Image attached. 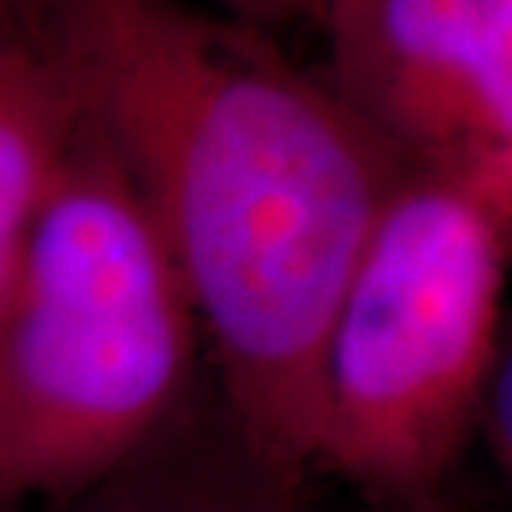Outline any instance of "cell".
I'll list each match as a JSON object with an SVG mask.
<instances>
[{
  "instance_id": "1",
  "label": "cell",
  "mask_w": 512,
  "mask_h": 512,
  "mask_svg": "<svg viewBox=\"0 0 512 512\" xmlns=\"http://www.w3.org/2000/svg\"><path fill=\"white\" fill-rule=\"evenodd\" d=\"M43 40L166 245L248 470L301 489L334 314L410 166L242 20L53 0Z\"/></svg>"
},
{
  "instance_id": "2",
  "label": "cell",
  "mask_w": 512,
  "mask_h": 512,
  "mask_svg": "<svg viewBox=\"0 0 512 512\" xmlns=\"http://www.w3.org/2000/svg\"><path fill=\"white\" fill-rule=\"evenodd\" d=\"M199 344L146 205L83 119L0 314V512L143 450L189 394Z\"/></svg>"
},
{
  "instance_id": "3",
  "label": "cell",
  "mask_w": 512,
  "mask_h": 512,
  "mask_svg": "<svg viewBox=\"0 0 512 512\" xmlns=\"http://www.w3.org/2000/svg\"><path fill=\"white\" fill-rule=\"evenodd\" d=\"M509 271V238L483 205L430 172H403L324 347L314 473L380 512L440 503L479 437Z\"/></svg>"
},
{
  "instance_id": "4",
  "label": "cell",
  "mask_w": 512,
  "mask_h": 512,
  "mask_svg": "<svg viewBox=\"0 0 512 512\" xmlns=\"http://www.w3.org/2000/svg\"><path fill=\"white\" fill-rule=\"evenodd\" d=\"M328 86L512 248V0H328Z\"/></svg>"
},
{
  "instance_id": "5",
  "label": "cell",
  "mask_w": 512,
  "mask_h": 512,
  "mask_svg": "<svg viewBox=\"0 0 512 512\" xmlns=\"http://www.w3.org/2000/svg\"><path fill=\"white\" fill-rule=\"evenodd\" d=\"M80 129V100L50 43L0 40V314Z\"/></svg>"
},
{
  "instance_id": "6",
  "label": "cell",
  "mask_w": 512,
  "mask_h": 512,
  "mask_svg": "<svg viewBox=\"0 0 512 512\" xmlns=\"http://www.w3.org/2000/svg\"><path fill=\"white\" fill-rule=\"evenodd\" d=\"M479 437L486 440L489 453L512 499V311L506 318L503 344H499V357L489 377L483 417H479Z\"/></svg>"
},
{
  "instance_id": "7",
  "label": "cell",
  "mask_w": 512,
  "mask_h": 512,
  "mask_svg": "<svg viewBox=\"0 0 512 512\" xmlns=\"http://www.w3.org/2000/svg\"><path fill=\"white\" fill-rule=\"evenodd\" d=\"M225 7V17L242 20L248 27L268 30L281 24H294V20H308V24L321 27L328 0H215Z\"/></svg>"
},
{
  "instance_id": "8",
  "label": "cell",
  "mask_w": 512,
  "mask_h": 512,
  "mask_svg": "<svg viewBox=\"0 0 512 512\" xmlns=\"http://www.w3.org/2000/svg\"><path fill=\"white\" fill-rule=\"evenodd\" d=\"M195 512H311L301 503V489L268 483V479H255V489L242 499H215Z\"/></svg>"
},
{
  "instance_id": "9",
  "label": "cell",
  "mask_w": 512,
  "mask_h": 512,
  "mask_svg": "<svg viewBox=\"0 0 512 512\" xmlns=\"http://www.w3.org/2000/svg\"><path fill=\"white\" fill-rule=\"evenodd\" d=\"M53 0H0V40L43 37Z\"/></svg>"
},
{
  "instance_id": "10",
  "label": "cell",
  "mask_w": 512,
  "mask_h": 512,
  "mask_svg": "<svg viewBox=\"0 0 512 512\" xmlns=\"http://www.w3.org/2000/svg\"><path fill=\"white\" fill-rule=\"evenodd\" d=\"M407 512H450V509H446V503L440 499V503H430V506H420V509H407Z\"/></svg>"
},
{
  "instance_id": "11",
  "label": "cell",
  "mask_w": 512,
  "mask_h": 512,
  "mask_svg": "<svg viewBox=\"0 0 512 512\" xmlns=\"http://www.w3.org/2000/svg\"><path fill=\"white\" fill-rule=\"evenodd\" d=\"M172 512H195V506H182V509H172Z\"/></svg>"
}]
</instances>
